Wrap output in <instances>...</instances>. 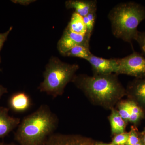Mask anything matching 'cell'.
Returning a JSON list of instances; mask_svg holds the SVG:
<instances>
[{
	"instance_id": "obj_2",
	"label": "cell",
	"mask_w": 145,
	"mask_h": 145,
	"mask_svg": "<svg viewBox=\"0 0 145 145\" xmlns=\"http://www.w3.org/2000/svg\"><path fill=\"white\" fill-rule=\"evenodd\" d=\"M58 118L48 106L42 105L25 117L18 126L15 139L20 145H43L58 125Z\"/></svg>"
},
{
	"instance_id": "obj_22",
	"label": "cell",
	"mask_w": 145,
	"mask_h": 145,
	"mask_svg": "<svg viewBox=\"0 0 145 145\" xmlns=\"http://www.w3.org/2000/svg\"><path fill=\"white\" fill-rule=\"evenodd\" d=\"M12 29H13V27H11L9 29V30L7 31L6 32L4 33H2V34L0 33V51H1V49L2 48L3 45L4 43L7 39L8 34H9L10 31L12 30ZM0 63H1V59H0Z\"/></svg>"
},
{
	"instance_id": "obj_17",
	"label": "cell",
	"mask_w": 145,
	"mask_h": 145,
	"mask_svg": "<svg viewBox=\"0 0 145 145\" xmlns=\"http://www.w3.org/2000/svg\"><path fill=\"white\" fill-rule=\"evenodd\" d=\"M117 111L119 115L126 123L129 121L130 112L129 108L127 101L120 103L119 106V109Z\"/></svg>"
},
{
	"instance_id": "obj_24",
	"label": "cell",
	"mask_w": 145,
	"mask_h": 145,
	"mask_svg": "<svg viewBox=\"0 0 145 145\" xmlns=\"http://www.w3.org/2000/svg\"><path fill=\"white\" fill-rule=\"evenodd\" d=\"M7 92L8 91H7V89L4 87L2 85H0V99L4 93H7Z\"/></svg>"
},
{
	"instance_id": "obj_23",
	"label": "cell",
	"mask_w": 145,
	"mask_h": 145,
	"mask_svg": "<svg viewBox=\"0 0 145 145\" xmlns=\"http://www.w3.org/2000/svg\"><path fill=\"white\" fill-rule=\"evenodd\" d=\"M143 116L134 113H130L129 121L135 124L139 121Z\"/></svg>"
},
{
	"instance_id": "obj_11",
	"label": "cell",
	"mask_w": 145,
	"mask_h": 145,
	"mask_svg": "<svg viewBox=\"0 0 145 145\" xmlns=\"http://www.w3.org/2000/svg\"><path fill=\"white\" fill-rule=\"evenodd\" d=\"M31 105L30 97L24 92L14 93L10 96L8 101L9 107L16 112H23L27 111Z\"/></svg>"
},
{
	"instance_id": "obj_19",
	"label": "cell",
	"mask_w": 145,
	"mask_h": 145,
	"mask_svg": "<svg viewBox=\"0 0 145 145\" xmlns=\"http://www.w3.org/2000/svg\"><path fill=\"white\" fill-rule=\"evenodd\" d=\"M141 141L136 129L133 126L131 127L129 132L128 140L125 145H135Z\"/></svg>"
},
{
	"instance_id": "obj_5",
	"label": "cell",
	"mask_w": 145,
	"mask_h": 145,
	"mask_svg": "<svg viewBox=\"0 0 145 145\" xmlns=\"http://www.w3.org/2000/svg\"><path fill=\"white\" fill-rule=\"evenodd\" d=\"M119 64L118 74H125L142 78L145 77V56L134 51L126 57L117 59Z\"/></svg>"
},
{
	"instance_id": "obj_18",
	"label": "cell",
	"mask_w": 145,
	"mask_h": 145,
	"mask_svg": "<svg viewBox=\"0 0 145 145\" xmlns=\"http://www.w3.org/2000/svg\"><path fill=\"white\" fill-rule=\"evenodd\" d=\"M129 136V132H124L115 135L111 144L113 145H125Z\"/></svg>"
},
{
	"instance_id": "obj_8",
	"label": "cell",
	"mask_w": 145,
	"mask_h": 145,
	"mask_svg": "<svg viewBox=\"0 0 145 145\" xmlns=\"http://www.w3.org/2000/svg\"><path fill=\"white\" fill-rule=\"evenodd\" d=\"M90 138L80 135L52 134L48 137L43 145H94Z\"/></svg>"
},
{
	"instance_id": "obj_16",
	"label": "cell",
	"mask_w": 145,
	"mask_h": 145,
	"mask_svg": "<svg viewBox=\"0 0 145 145\" xmlns=\"http://www.w3.org/2000/svg\"><path fill=\"white\" fill-rule=\"evenodd\" d=\"M97 9V8L94 9L89 13L87 16L83 17L87 29L86 35L89 39H91V37L94 29L96 18Z\"/></svg>"
},
{
	"instance_id": "obj_25",
	"label": "cell",
	"mask_w": 145,
	"mask_h": 145,
	"mask_svg": "<svg viewBox=\"0 0 145 145\" xmlns=\"http://www.w3.org/2000/svg\"><path fill=\"white\" fill-rule=\"evenodd\" d=\"M16 3H20L22 5H26L29 4L30 3L32 2V1H16Z\"/></svg>"
},
{
	"instance_id": "obj_12",
	"label": "cell",
	"mask_w": 145,
	"mask_h": 145,
	"mask_svg": "<svg viewBox=\"0 0 145 145\" xmlns=\"http://www.w3.org/2000/svg\"><path fill=\"white\" fill-rule=\"evenodd\" d=\"M126 91V94L136 99L145 108V77L136 78L130 83Z\"/></svg>"
},
{
	"instance_id": "obj_4",
	"label": "cell",
	"mask_w": 145,
	"mask_h": 145,
	"mask_svg": "<svg viewBox=\"0 0 145 145\" xmlns=\"http://www.w3.org/2000/svg\"><path fill=\"white\" fill-rule=\"evenodd\" d=\"M79 65L63 62L57 57H52L44 73V80L39 89L41 92L55 98L61 96L67 85L72 82Z\"/></svg>"
},
{
	"instance_id": "obj_28",
	"label": "cell",
	"mask_w": 145,
	"mask_h": 145,
	"mask_svg": "<svg viewBox=\"0 0 145 145\" xmlns=\"http://www.w3.org/2000/svg\"><path fill=\"white\" fill-rule=\"evenodd\" d=\"M135 145H145L144 143H143V142H142V140L140 142L138 143V144H137Z\"/></svg>"
},
{
	"instance_id": "obj_15",
	"label": "cell",
	"mask_w": 145,
	"mask_h": 145,
	"mask_svg": "<svg viewBox=\"0 0 145 145\" xmlns=\"http://www.w3.org/2000/svg\"><path fill=\"white\" fill-rule=\"evenodd\" d=\"M92 54L90 50V47L83 45H78L69 50L63 56L77 57L87 60Z\"/></svg>"
},
{
	"instance_id": "obj_3",
	"label": "cell",
	"mask_w": 145,
	"mask_h": 145,
	"mask_svg": "<svg viewBox=\"0 0 145 145\" xmlns=\"http://www.w3.org/2000/svg\"><path fill=\"white\" fill-rule=\"evenodd\" d=\"M108 18L113 35L132 45L137 27L145 20V7L134 2L120 3L110 10Z\"/></svg>"
},
{
	"instance_id": "obj_30",
	"label": "cell",
	"mask_w": 145,
	"mask_h": 145,
	"mask_svg": "<svg viewBox=\"0 0 145 145\" xmlns=\"http://www.w3.org/2000/svg\"><path fill=\"white\" fill-rule=\"evenodd\" d=\"M143 133H144V134H145V129L144 130V131H143Z\"/></svg>"
},
{
	"instance_id": "obj_6",
	"label": "cell",
	"mask_w": 145,
	"mask_h": 145,
	"mask_svg": "<svg viewBox=\"0 0 145 145\" xmlns=\"http://www.w3.org/2000/svg\"><path fill=\"white\" fill-rule=\"evenodd\" d=\"M90 39L86 35L77 34L68 30L64 31L57 44V48L63 55L68 51L76 46L83 45L89 47Z\"/></svg>"
},
{
	"instance_id": "obj_9",
	"label": "cell",
	"mask_w": 145,
	"mask_h": 145,
	"mask_svg": "<svg viewBox=\"0 0 145 145\" xmlns=\"http://www.w3.org/2000/svg\"><path fill=\"white\" fill-rule=\"evenodd\" d=\"M9 109L0 107V139L3 138L20 123V119L8 114Z\"/></svg>"
},
{
	"instance_id": "obj_10",
	"label": "cell",
	"mask_w": 145,
	"mask_h": 145,
	"mask_svg": "<svg viewBox=\"0 0 145 145\" xmlns=\"http://www.w3.org/2000/svg\"><path fill=\"white\" fill-rule=\"evenodd\" d=\"M67 9H73L75 12L83 17L97 8L96 0H69L65 3Z\"/></svg>"
},
{
	"instance_id": "obj_20",
	"label": "cell",
	"mask_w": 145,
	"mask_h": 145,
	"mask_svg": "<svg viewBox=\"0 0 145 145\" xmlns=\"http://www.w3.org/2000/svg\"><path fill=\"white\" fill-rule=\"evenodd\" d=\"M134 40L138 43L142 51V54L145 56V31H138Z\"/></svg>"
},
{
	"instance_id": "obj_21",
	"label": "cell",
	"mask_w": 145,
	"mask_h": 145,
	"mask_svg": "<svg viewBox=\"0 0 145 145\" xmlns=\"http://www.w3.org/2000/svg\"><path fill=\"white\" fill-rule=\"evenodd\" d=\"M130 113H134L143 116V112L142 108L137 105L133 101H127Z\"/></svg>"
},
{
	"instance_id": "obj_27",
	"label": "cell",
	"mask_w": 145,
	"mask_h": 145,
	"mask_svg": "<svg viewBox=\"0 0 145 145\" xmlns=\"http://www.w3.org/2000/svg\"><path fill=\"white\" fill-rule=\"evenodd\" d=\"M0 145H16L14 143H12L10 144H6L3 142H0Z\"/></svg>"
},
{
	"instance_id": "obj_26",
	"label": "cell",
	"mask_w": 145,
	"mask_h": 145,
	"mask_svg": "<svg viewBox=\"0 0 145 145\" xmlns=\"http://www.w3.org/2000/svg\"><path fill=\"white\" fill-rule=\"evenodd\" d=\"M94 145H113L111 144H105L103 143H95Z\"/></svg>"
},
{
	"instance_id": "obj_1",
	"label": "cell",
	"mask_w": 145,
	"mask_h": 145,
	"mask_svg": "<svg viewBox=\"0 0 145 145\" xmlns=\"http://www.w3.org/2000/svg\"><path fill=\"white\" fill-rule=\"evenodd\" d=\"M116 75H75L72 82L94 103L110 108L126 94Z\"/></svg>"
},
{
	"instance_id": "obj_14",
	"label": "cell",
	"mask_w": 145,
	"mask_h": 145,
	"mask_svg": "<svg viewBox=\"0 0 145 145\" xmlns=\"http://www.w3.org/2000/svg\"><path fill=\"white\" fill-rule=\"evenodd\" d=\"M109 120L112 134L116 135L125 132L126 123L120 116L117 110L112 109Z\"/></svg>"
},
{
	"instance_id": "obj_29",
	"label": "cell",
	"mask_w": 145,
	"mask_h": 145,
	"mask_svg": "<svg viewBox=\"0 0 145 145\" xmlns=\"http://www.w3.org/2000/svg\"><path fill=\"white\" fill-rule=\"evenodd\" d=\"M142 141L145 145V134H144V137H143L142 140Z\"/></svg>"
},
{
	"instance_id": "obj_13",
	"label": "cell",
	"mask_w": 145,
	"mask_h": 145,
	"mask_svg": "<svg viewBox=\"0 0 145 145\" xmlns=\"http://www.w3.org/2000/svg\"><path fill=\"white\" fill-rule=\"evenodd\" d=\"M66 28L74 33L86 35L87 29L84 18L75 12L72 14L70 22Z\"/></svg>"
},
{
	"instance_id": "obj_7",
	"label": "cell",
	"mask_w": 145,
	"mask_h": 145,
	"mask_svg": "<svg viewBox=\"0 0 145 145\" xmlns=\"http://www.w3.org/2000/svg\"><path fill=\"white\" fill-rule=\"evenodd\" d=\"M86 61L91 65L94 75H117L119 68L117 59H104L92 54Z\"/></svg>"
}]
</instances>
